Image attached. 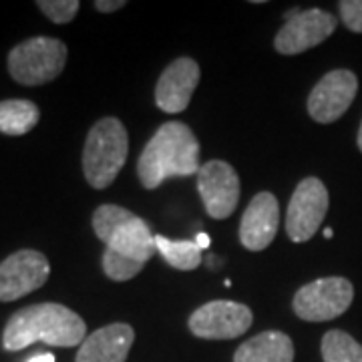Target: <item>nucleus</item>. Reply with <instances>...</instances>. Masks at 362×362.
Segmentation results:
<instances>
[{"instance_id": "f257e3e1", "label": "nucleus", "mask_w": 362, "mask_h": 362, "mask_svg": "<svg viewBox=\"0 0 362 362\" xmlns=\"http://www.w3.org/2000/svg\"><path fill=\"white\" fill-rule=\"evenodd\" d=\"M87 338V324L77 312L57 302L33 304L14 312L4 326L2 346L11 352L25 350L35 342L71 349Z\"/></svg>"}, {"instance_id": "f03ea898", "label": "nucleus", "mask_w": 362, "mask_h": 362, "mask_svg": "<svg viewBox=\"0 0 362 362\" xmlns=\"http://www.w3.org/2000/svg\"><path fill=\"white\" fill-rule=\"evenodd\" d=\"M199 143L185 123H163L145 145L137 161V175L145 189H156L169 177L199 173Z\"/></svg>"}, {"instance_id": "7ed1b4c3", "label": "nucleus", "mask_w": 362, "mask_h": 362, "mask_svg": "<svg viewBox=\"0 0 362 362\" xmlns=\"http://www.w3.org/2000/svg\"><path fill=\"white\" fill-rule=\"evenodd\" d=\"M129 153L125 125L115 117L99 119L90 127L83 147V173L90 187L105 189L117 180Z\"/></svg>"}, {"instance_id": "20e7f679", "label": "nucleus", "mask_w": 362, "mask_h": 362, "mask_svg": "<svg viewBox=\"0 0 362 362\" xmlns=\"http://www.w3.org/2000/svg\"><path fill=\"white\" fill-rule=\"evenodd\" d=\"M93 230L107 250L147 264L157 252L149 226L129 209L113 204L99 206L93 214Z\"/></svg>"}, {"instance_id": "39448f33", "label": "nucleus", "mask_w": 362, "mask_h": 362, "mask_svg": "<svg viewBox=\"0 0 362 362\" xmlns=\"http://www.w3.org/2000/svg\"><path fill=\"white\" fill-rule=\"evenodd\" d=\"M69 49L63 40L33 37L8 52V73L25 87H39L59 77L66 65Z\"/></svg>"}, {"instance_id": "423d86ee", "label": "nucleus", "mask_w": 362, "mask_h": 362, "mask_svg": "<svg viewBox=\"0 0 362 362\" xmlns=\"http://www.w3.org/2000/svg\"><path fill=\"white\" fill-rule=\"evenodd\" d=\"M354 298V288L346 278H320L302 286L294 296V312L306 322L334 320L349 310Z\"/></svg>"}, {"instance_id": "0eeeda50", "label": "nucleus", "mask_w": 362, "mask_h": 362, "mask_svg": "<svg viewBox=\"0 0 362 362\" xmlns=\"http://www.w3.org/2000/svg\"><path fill=\"white\" fill-rule=\"evenodd\" d=\"M328 211V189L318 177H306L298 183L288 204L286 233L292 242L302 244L320 230Z\"/></svg>"}, {"instance_id": "6e6552de", "label": "nucleus", "mask_w": 362, "mask_h": 362, "mask_svg": "<svg viewBox=\"0 0 362 362\" xmlns=\"http://www.w3.org/2000/svg\"><path fill=\"white\" fill-rule=\"evenodd\" d=\"M254 314L246 304L232 300H214L189 316V330L206 340H232L242 337L252 326Z\"/></svg>"}, {"instance_id": "1a4fd4ad", "label": "nucleus", "mask_w": 362, "mask_h": 362, "mask_svg": "<svg viewBox=\"0 0 362 362\" xmlns=\"http://www.w3.org/2000/svg\"><path fill=\"white\" fill-rule=\"evenodd\" d=\"M51 264L37 250H18L0 262V302H14L45 286Z\"/></svg>"}, {"instance_id": "9d476101", "label": "nucleus", "mask_w": 362, "mask_h": 362, "mask_svg": "<svg viewBox=\"0 0 362 362\" xmlns=\"http://www.w3.org/2000/svg\"><path fill=\"white\" fill-rule=\"evenodd\" d=\"M338 21L322 8L298 11L276 35L274 47L280 54H298L318 47L337 30Z\"/></svg>"}, {"instance_id": "9b49d317", "label": "nucleus", "mask_w": 362, "mask_h": 362, "mask_svg": "<svg viewBox=\"0 0 362 362\" xmlns=\"http://www.w3.org/2000/svg\"><path fill=\"white\" fill-rule=\"evenodd\" d=\"M197 192L207 214L214 220H226L235 211L240 202V177L230 163L214 159L199 169Z\"/></svg>"}, {"instance_id": "f8f14e48", "label": "nucleus", "mask_w": 362, "mask_h": 362, "mask_svg": "<svg viewBox=\"0 0 362 362\" xmlns=\"http://www.w3.org/2000/svg\"><path fill=\"white\" fill-rule=\"evenodd\" d=\"M358 78L349 69L326 73L308 97V113L318 123H334L349 111L356 97Z\"/></svg>"}, {"instance_id": "ddd939ff", "label": "nucleus", "mask_w": 362, "mask_h": 362, "mask_svg": "<svg viewBox=\"0 0 362 362\" xmlns=\"http://www.w3.org/2000/svg\"><path fill=\"white\" fill-rule=\"evenodd\" d=\"M199 65L189 57H181L161 73L156 87V103L163 113H181L187 109L199 83Z\"/></svg>"}, {"instance_id": "4468645a", "label": "nucleus", "mask_w": 362, "mask_h": 362, "mask_svg": "<svg viewBox=\"0 0 362 362\" xmlns=\"http://www.w3.org/2000/svg\"><path fill=\"white\" fill-rule=\"evenodd\" d=\"M280 207L270 192L254 195L240 221V242L250 252H262L270 246L278 233Z\"/></svg>"}, {"instance_id": "2eb2a0df", "label": "nucleus", "mask_w": 362, "mask_h": 362, "mask_svg": "<svg viewBox=\"0 0 362 362\" xmlns=\"http://www.w3.org/2000/svg\"><path fill=\"white\" fill-rule=\"evenodd\" d=\"M135 340L129 324H109L83 340L75 362H125Z\"/></svg>"}, {"instance_id": "dca6fc26", "label": "nucleus", "mask_w": 362, "mask_h": 362, "mask_svg": "<svg viewBox=\"0 0 362 362\" xmlns=\"http://www.w3.org/2000/svg\"><path fill=\"white\" fill-rule=\"evenodd\" d=\"M294 361V344L292 338L268 330L258 337L246 340L233 354V362H292Z\"/></svg>"}, {"instance_id": "f3484780", "label": "nucleus", "mask_w": 362, "mask_h": 362, "mask_svg": "<svg viewBox=\"0 0 362 362\" xmlns=\"http://www.w3.org/2000/svg\"><path fill=\"white\" fill-rule=\"evenodd\" d=\"M40 111L28 99H6L0 101V133L18 137L37 127Z\"/></svg>"}, {"instance_id": "a211bd4d", "label": "nucleus", "mask_w": 362, "mask_h": 362, "mask_svg": "<svg viewBox=\"0 0 362 362\" xmlns=\"http://www.w3.org/2000/svg\"><path fill=\"white\" fill-rule=\"evenodd\" d=\"M157 252L163 256L169 266L177 268V270L189 272L195 270L202 264V247L195 244V240H181L173 242L163 235H156Z\"/></svg>"}, {"instance_id": "6ab92c4d", "label": "nucleus", "mask_w": 362, "mask_h": 362, "mask_svg": "<svg viewBox=\"0 0 362 362\" xmlns=\"http://www.w3.org/2000/svg\"><path fill=\"white\" fill-rule=\"evenodd\" d=\"M324 362H362V344L342 330H330L322 338Z\"/></svg>"}, {"instance_id": "aec40b11", "label": "nucleus", "mask_w": 362, "mask_h": 362, "mask_svg": "<svg viewBox=\"0 0 362 362\" xmlns=\"http://www.w3.org/2000/svg\"><path fill=\"white\" fill-rule=\"evenodd\" d=\"M101 262H103L105 276L115 280V282H125V280L135 278L143 270V266H145L141 262H135V259L121 256V254L111 252V250H105Z\"/></svg>"}, {"instance_id": "412c9836", "label": "nucleus", "mask_w": 362, "mask_h": 362, "mask_svg": "<svg viewBox=\"0 0 362 362\" xmlns=\"http://www.w3.org/2000/svg\"><path fill=\"white\" fill-rule=\"evenodd\" d=\"M37 6L49 21L57 25H66L77 16L81 4L77 0H39Z\"/></svg>"}, {"instance_id": "4be33fe9", "label": "nucleus", "mask_w": 362, "mask_h": 362, "mask_svg": "<svg viewBox=\"0 0 362 362\" xmlns=\"http://www.w3.org/2000/svg\"><path fill=\"white\" fill-rule=\"evenodd\" d=\"M338 8L344 26L352 33H362V0H342Z\"/></svg>"}, {"instance_id": "5701e85b", "label": "nucleus", "mask_w": 362, "mask_h": 362, "mask_svg": "<svg viewBox=\"0 0 362 362\" xmlns=\"http://www.w3.org/2000/svg\"><path fill=\"white\" fill-rule=\"evenodd\" d=\"M125 4H127L125 0H97L95 2V8L99 13H115L119 8H123Z\"/></svg>"}, {"instance_id": "b1692460", "label": "nucleus", "mask_w": 362, "mask_h": 362, "mask_svg": "<svg viewBox=\"0 0 362 362\" xmlns=\"http://www.w3.org/2000/svg\"><path fill=\"white\" fill-rule=\"evenodd\" d=\"M195 244L202 247V250H206V247L211 244V240L207 238V233L202 232V233H197V235H195Z\"/></svg>"}, {"instance_id": "393cba45", "label": "nucleus", "mask_w": 362, "mask_h": 362, "mask_svg": "<svg viewBox=\"0 0 362 362\" xmlns=\"http://www.w3.org/2000/svg\"><path fill=\"white\" fill-rule=\"evenodd\" d=\"M28 362H54V356L49 354V352H42V354H37V356H33Z\"/></svg>"}, {"instance_id": "a878e982", "label": "nucleus", "mask_w": 362, "mask_h": 362, "mask_svg": "<svg viewBox=\"0 0 362 362\" xmlns=\"http://www.w3.org/2000/svg\"><path fill=\"white\" fill-rule=\"evenodd\" d=\"M332 235H334V232H332V228H326V230H324V238H326V240H330Z\"/></svg>"}, {"instance_id": "bb28decb", "label": "nucleus", "mask_w": 362, "mask_h": 362, "mask_svg": "<svg viewBox=\"0 0 362 362\" xmlns=\"http://www.w3.org/2000/svg\"><path fill=\"white\" fill-rule=\"evenodd\" d=\"M358 147H361V151H362V123H361V131H358Z\"/></svg>"}]
</instances>
